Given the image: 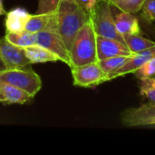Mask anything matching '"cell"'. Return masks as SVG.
<instances>
[{
    "label": "cell",
    "mask_w": 155,
    "mask_h": 155,
    "mask_svg": "<svg viewBox=\"0 0 155 155\" xmlns=\"http://www.w3.org/2000/svg\"><path fill=\"white\" fill-rule=\"evenodd\" d=\"M58 33L70 51L79 29L90 20V15L75 3L64 1L58 8ZM70 53V52H69Z\"/></svg>",
    "instance_id": "cell-1"
},
{
    "label": "cell",
    "mask_w": 155,
    "mask_h": 155,
    "mask_svg": "<svg viewBox=\"0 0 155 155\" xmlns=\"http://www.w3.org/2000/svg\"><path fill=\"white\" fill-rule=\"evenodd\" d=\"M71 67L97 62L96 34L91 20L86 22L77 32L70 48Z\"/></svg>",
    "instance_id": "cell-2"
},
{
    "label": "cell",
    "mask_w": 155,
    "mask_h": 155,
    "mask_svg": "<svg viewBox=\"0 0 155 155\" xmlns=\"http://www.w3.org/2000/svg\"><path fill=\"white\" fill-rule=\"evenodd\" d=\"M89 15L96 35L115 39L125 44L124 36H122L116 29L112 5L109 2L106 0L98 1Z\"/></svg>",
    "instance_id": "cell-3"
},
{
    "label": "cell",
    "mask_w": 155,
    "mask_h": 155,
    "mask_svg": "<svg viewBox=\"0 0 155 155\" xmlns=\"http://www.w3.org/2000/svg\"><path fill=\"white\" fill-rule=\"evenodd\" d=\"M0 81L24 90L33 98L42 87V80L32 66L5 70L0 74Z\"/></svg>",
    "instance_id": "cell-4"
},
{
    "label": "cell",
    "mask_w": 155,
    "mask_h": 155,
    "mask_svg": "<svg viewBox=\"0 0 155 155\" xmlns=\"http://www.w3.org/2000/svg\"><path fill=\"white\" fill-rule=\"evenodd\" d=\"M74 85L93 88L108 82L106 74L101 68L98 61L84 65L71 67Z\"/></svg>",
    "instance_id": "cell-5"
},
{
    "label": "cell",
    "mask_w": 155,
    "mask_h": 155,
    "mask_svg": "<svg viewBox=\"0 0 155 155\" xmlns=\"http://www.w3.org/2000/svg\"><path fill=\"white\" fill-rule=\"evenodd\" d=\"M120 118L127 127L155 126V104L128 108L121 114Z\"/></svg>",
    "instance_id": "cell-6"
},
{
    "label": "cell",
    "mask_w": 155,
    "mask_h": 155,
    "mask_svg": "<svg viewBox=\"0 0 155 155\" xmlns=\"http://www.w3.org/2000/svg\"><path fill=\"white\" fill-rule=\"evenodd\" d=\"M36 45L50 50L60 58L61 62L66 64L69 67L71 66L69 50L58 31H42L36 33Z\"/></svg>",
    "instance_id": "cell-7"
},
{
    "label": "cell",
    "mask_w": 155,
    "mask_h": 155,
    "mask_svg": "<svg viewBox=\"0 0 155 155\" xmlns=\"http://www.w3.org/2000/svg\"><path fill=\"white\" fill-rule=\"evenodd\" d=\"M0 56L6 70L29 67L32 65L23 47L13 45L4 36L0 39Z\"/></svg>",
    "instance_id": "cell-8"
},
{
    "label": "cell",
    "mask_w": 155,
    "mask_h": 155,
    "mask_svg": "<svg viewBox=\"0 0 155 155\" xmlns=\"http://www.w3.org/2000/svg\"><path fill=\"white\" fill-rule=\"evenodd\" d=\"M96 52L98 61L113 56H131L134 54L125 44L98 35H96Z\"/></svg>",
    "instance_id": "cell-9"
},
{
    "label": "cell",
    "mask_w": 155,
    "mask_h": 155,
    "mask_svg": "<svg viewBox=\"0 0 155 155\" xmlns=\"http://www.w3.org/2000/svg\"><path fill=\"white\" fill-rule=\"evenodd\" d=\"M25 31L34 34L42 31H58L57 10L50 13L32 15L25 25Z\"/></svg>",
    "instance_id": "cell-10"
},
{
    "label": "cell",
    "mask_w": 155,
    "mask_h": 155,
    "mask_svg": "<svg viewBox=\"0 0 155 155\" xmlns=\"http://www.w3.org/2000/svg\"><path fill=\"white\" fill-rule=\"evenodd\" d=\"M153 57H155V45L151 47V48L146 49V50H143V51L134 54L130 57L128 62L121 69H119L118 71H116L115 73H114L111 75L110 80L115 79L117 77L124 76V75H126L128 74L134 73L143 64H145L147 61L151 60Z\"/></svg>",
    "instance_id": "cell-11"
},
{
    "label": "cell",
    "mask_w": 155,
    "mask_h": 155,
    "mask_svg": "<svg viewBox=\"0 0 155 155\" xmlns=\"http://www.w3.org/2000/svg\"><path fill=\"white\" fill-rule=\"evenodd\" d=\"M32 99L33 97L24 90L0 81V103L7 104H24L30 102Z\"/></svg>",
    "instance_id": "cell-12"
},
{
    "label": "cell",
    "mask_w": 155,
    "mask_h": 155,
    "mask_svg": "<svg viewBox=\"0 0 155 155\" xmlns=\"http://www.w3.org/2000/svg\"><path fill=\"white\" fill-rule=\"evenodd\" d=\"M25 8L16 7L5 14V26L6 33H20L25 31V25L31 17Z\"/></svg>",
    "instance_id": "cell-13"
},
{
    "label": "cell",
    "mask_w": 155,
    "mask_h": 155,
    "mask_svg": "<svg viewBox=\"0 0 155 155\" xmlns=\"http://www.w3.org/2000/svg\"><path fill=\"white\" fill-rule=\"evenodd\" d=\"M115 26L122 36L129 35H141V27L138 19L132 13L121 11L115 17Z\"/></svg>",
    "instance_id": "cell-14"
},
{
    "label": "cell",
    "mask_w": 155,
    "mask_h": 155,
    "mask_svg": "<svg viewBox=\"0 0 155 155\" xmlns=\"http://www.w3.org/2000/svg\"><path fill=\"white\" fill-rule=\"evenodd\" d=\"M24 50L26 57L29 59L32 64L48 62L55 63L57 61H60V58L55 54L39 45H33L24 47Z\"/></svg>",
    "instance_id": "cell-15"
},
{
    "label": "cell",
    "mask_w": 155,
    "mask_h": 155,
    "mask_svg": "<svg viewBox=\"0 0 155 155\" xmlns=\"http://www.w3.org/2000/svg\"><path fill=\"white\" fill-rule=\"evenodd\" d=\"M131 56L118 55V56H113V57H109V58L98 61L101 68L106 74L108 81H111L110 80L111 75L116 71H118L119 69H121L128 62Z\"/></svg>",
    "instance_id": "cell-16"
},
{
    "label": "cell",
    "mask_w": 155,
    "mask_h": 155,
    "mask_svg": "<svg viewBox=\"0 0 155 155\" xmlns=\"http://www.w3.org/2000/svg\"><path fill=\"white\" fill-rule=\"evenodd\" d=\"M124 38L126 45L133 54L146 50L155 45L154 41L147 39L141 35H125Z\"/></svg>",
    "instance_id": "cell-17"
},
{
    "label": "cell",
    "mask_w": 155,
    "mask_h": 155,
    "mask_svg": "<svg viewBox=\"0 0 155 155\" xmlns=\"http://www.w3.org/2000/svg\"><path fill=\"white\" fill-rule=\"evenodd\" d=\"M7 41L20 47H26L36 45V34L23 31L20 33H6L5 35Z\"/></svg>",
    "instance_id": "cell-18"
},
{
    "label": "cell",
    "mask_w": 155,
    "mask_h": 155,
    "mask_svg": "<svg viewBox=\"0 0 155 155\" xmlns=\"http://www.w3.org/2000/svg\"><path fill=\"white\" fill-rule=\"evenodd\" d=\"M106 1L109 2L112 5L120 9L121 11L134 14L142 9L146 0H106Z\"/></svg>",
    "instance_id": "cell-19"
},
{
    "label": "cell",
    "mask_w": 155,
    "mask_h": 155,
    "mask_svg": "<svg viewBox=\"0 0 155 155\" xmlns=\"http://www.w3.org/2000/svg\"><path fill=\"white\" fill-rule=\"evenodd\" d=\"M140 94L149 100L150 104H155V75L140 79Z\"/></svg>",
    "instance_id": "cell-20"
},
{
    "label": "cell",
    "mask_w": 155,
    "mask_h": 155,
    "mask_svg": "<svg viewBox=\"0 0 155 155\" xmlns=\"http://www.w3.org/2000/svg\"><path fill=\"white\" fill-rule=\"evenodd\" d=\"M64 1L75 3L74 0H38V6H37V10L35 14L39 15V14H45V13L56 11L59 5Z\"/></svg>",
    "instance_id": "cell-21"
},
{
    "label": "cell",
    "mask_w": 155,
    "mask_h": 155,
    "mask_svg": "<svg viewBox=\"0 0 155 155\" xmlns=\"http://www.w3.org/2000/svg\"><path fill=\"white\" fill-rule=\"evenodd\" d=\"M136 78L143 79L148 78L155 75V57L152 58L151 60L147 61L145 64H143L140 68H138L134 73Z\"/></svg>",
    "instance_id": "cell-22"
},
{
    "label": "cell",
    "mask_w": 155,
    "mask_h": 155,
    "mask_svg": "<svg viewBox=\"0 0 155 155\" xmlns=\"http://www.w3.org/2000/svg\"><path fill=\"white\" fill-rule=\"evenodd\" d=\"M141 10L143 17L146 21L155 23V0H146Z\"/></svg>",
    "instance_id": "cell-23"
},
{
    "label": "cell",
    "mask_w": 155,
    "mask_h": 155,
    "mask_svg": "<svg viewBox=\"0 0 155 155\" xmlns=\"http://www.w3.org/2000/svg\"><path fill=\"white\" fill-rule=\"evenodd\" d=\"M98 1L100 0H74V2L79 6H81L84 10H85L89 14L93 10V8L95 6Z\"/></svg>",
    "instance_id": "cell-24"
},
{
    "label": "cell",
    "mask_w": 155,
    "mask_h": 155,
    "mask_svg": "<svg viewBox=\"0 0 155 155\" xmlns=\"http://www.w3.org/2000/svg\"><path fill=\"white\" fill-rule=\"evenodd\" d=\"M5 70H6V67H5V64H4V62H3V60H2V58L0 56V74Z\"/></svg>",
    "instance_id": "cell-25"
},
{
    "label": "cell",
    "mask_w": 155,
    "mask_h": 155,
    "mask_svg": "<svg viewBox=\"0 0 155 155\" xmlns=\"http://www.w3.org/2000/svg\"><path fill=\"white\" fill-rule=\"evenodd\" d=\"M6 11L4 8V5H3V0H0V15H5Z\"/></svg>",
    "instance_id": "cell-26"
}]
</instances>
